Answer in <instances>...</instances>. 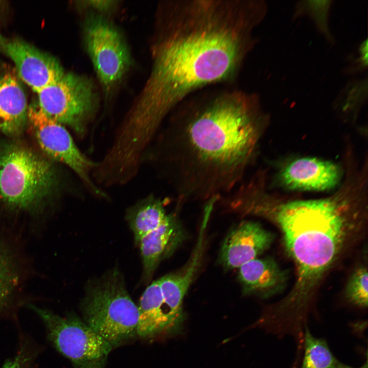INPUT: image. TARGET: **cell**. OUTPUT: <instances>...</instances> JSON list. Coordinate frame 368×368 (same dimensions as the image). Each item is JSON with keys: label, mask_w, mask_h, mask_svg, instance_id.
Returning a JSON list of instances; mask_svg holds the SVG:
<instances>
[{"label": "cell", "mask_w": 368, "mask_h": 368, "mask_svg": "<svg viewBox=\"0 0 368 368\" xmlns=\"http://www.w3.org/2000/svg\"><path fill=\"white\" fill-rule=\"evenodd\" d=\"M160 8L151 73L123 119L126 130L145 142L188 97L237 82L268 10L264 0H174Z\"/></svg>", "instance_id": "1"}, {"label": "cell", "mask_w": 368, "mask_h": 368, "mask_svg": "<svg viewBox=\"0 0 368 368\" xmlns=\"http://www.w3.org/2000/svg\"><path fill=\"white\" fill-rule=\"evenodd\" d=\"M178 104L149 153L177 206L231 192L254 160L266 123L259 96L233 86L200 90Z\"/></svg>", "instance_id": "2"}, {"label": "cell", "mask_w": 368, "mask_h": 368, "mask_svg": "<svg viewBox=\"0 0 368 368\" xmlns=\"http://www.w3.org/2000/svg\"><path fill=\"white\" fill-rule=\"evenodd\" d=\"M351 204L343 198L332 197L274 205L262 190L243 199L242 214L274 223L281 232L286 252L295 265L294 285L277 305L286 316L304 318L316 287L359 229L361 220Z\"/></svg>", "instance_id": "3"}, {"label": "cell", "mask_w": 368, "mask_h": 368, "mask_svg": "<svg viewBox=\"0 0 368 368\" xmlns=\"http://www.w3.org/2000/svg\"><path fill=\"white\" fill-rule=\"evenodd\" d=\"M58 185L52 165L31 149L18 144L0 149V201L8 208L37 210Z\"/></svg>", "instance_id": "4"}, {"label": "cell", "mask_w": 368, "mask_h": 368, "mask_svg": "<svg viewBox=\"0 0 368 368\" xmlns=\"http://www.w3.org/2000/svg\"><path fill=\"white\" fill-rule=\"evenodd\" d=\"M82 310L85 323L112 347L136 334L138 308L117 270L89 284Z\"/></svg>", "instance_id": "5"}, {"label": "cell", "mask_w": 368, "mask_h": 368, "mask_svg": "<svg viewBox=\"0 0 368 368\" xmlns=\"http://www.w3.org/2000/svg\"><path fill=\"white\" fill-rule=\"evenodd\" d=\"M37 94V104L47 117L68 126L79 137L86 134L97 107L94 86L89 79L64 73Z\"/></svg>", "instance_id": "6"}, {"label": "cell", "mask_w": 368, "mask_h": 368, "mask_svg": "<svg viewBox=\"0 0 368 368\" xmlns=\"http://www.w3.org/2000/svg\"><path fill=\"white\" fill-rule=\"evenodd\" d=\"M47 328L49 339L74 368H105L112 347L85 323L74 316L61 317L31 305Z\"/></svg>", "instance_id": "7"}, {"label": "cell", "mask_w": 368, "mask_h": 368, "mask_svg": "<svg viewBox=\"0 0 368 368\" xmlns=\"http://www.w3.org/2000/svg\"><path fill=\"white\" fill-rule=\"evenodd\" d=\"M28 118L37 142L45 153L70 168L93 194L107 197V194L92 177L97 162L80 150L64 126L47 117L37 104L28 108Z\"/></svg>", "instance_id": "8"}, {"label": "cell", "mask_w": 368, "mask_h": 368, "mask_svg": "<svg viewBox=\"0 0 368 368\" xmlns=\"http://www.w3.org/2000/svg\"><path fill=\"white\" fill-rule=\"evenodd\" d=\"M86 51L98 78L106 91H110L128 70L130 55L119 31L98 16H90L84 29Z\"/></svg>", "instance_id": "9"}, {"label": "cell", "mask_w": 368, "mask_h": 368, "mask_svg": "<svg viewBox=\"0 0 368 368\" xmlns=\"http://www.w3.org/2000/svg\"><path fill=\"white\" fill-rule=\"evenodd\" d=\"M0 52L13 61L19 77L37 93L65 73L56 58L20 39L0 34Z\"/></svg>", "instance_id": "10"}, {"label": "cell", "mask_w": 368, "mask_h": 368, "mask_svg": "<svg viewBox=\"0 0 368 368\" xmlns=\"http://www.w3.org/2000/svg\"><path fill=\"white\" fill-rule=\"evenodd\" d=\"M274 235L259 223L241 222L226 236L219 254V262L226 269L239 268L258 258L274 241Z\"/></svg>", "instance_id": "11"}, {"label": "cell", "mask_w": 368, "mask_h": 368, "mask_svg": "<svg viewBox=\"0 0 368 368\" xmlns=\"http://www.w3.org/2000/svg\"><path fill=\"white\" fill-rule=\"evenodd\" d=\"M213 209L212 204H205L197 241L188 261L179 270L158 279L166 305L171 314L182 321L185 319L183 299L202 263L205 231Z\"/></svg>", "instance_id": "12"}, {"label": "cell", "mask_w": 368, "mask_h": 368, "mask_svg": "<svg viewBox=\"0 0 368 368\" xmlns=\"http://www.w3.org/2000/svg\"><path fill=\"white\" fill-rule=\"evenodd\" d=\"M341 178L338 165L327 160L304 157L294 159L281 170L279 179L288 189L324 191L335 188Z\"/></svg>", "instance_id": "13"}, {"label": "cell", "mask_w": 368, "mask_h": 368, "mask_svg": "<svg viewBox=\"0 0 368 368\" xmlns=\"http://www.w3.org/2000/svg\"><path fill=\"white\" fill-rule=\"evenodd\" d=\"M187 237L176 212L169 213L161 225L143 237L137 244L142 259L144 279L149 280L159 263L171 257Z\"/></svg>", "instance_id": "14"}, {"label": "cell", "mask_w": 368, "mask_h": 368, "mask_svg": "<svg viewBox=\"0 0 368 368\" xmlns=\"http://www.w3.org/2000/svg\"><path fill=\"white\" fill-rule=\"evenodd\" d=\"M238 278L245 295L268 298L285 288L288 273L274 259L256 258L240 267Z\"/></svg>", "instance_id": "15"}, {"label": "cell", "mask_w": 368, "mask_h": 368, "mask_svg": "<svg viewBox=\"0 0 368 368\" xmlns=\"http://www.w3.org/2000/svg\"><path fill=\"white\" fill-rule=\"evenodd\" d=\"M137 308L139 317L136 334L141 337L177 333L182 328L183 323L175 318L166 305L158 280L146 289Z\"/></svg>", "instance_id": "16"}, {"label": "cell", "mask_w": 368, "mask_h": 368, "mask_svg": "<svg viewBox=\"0 0 368 368\" xmlns=\"http://www.w3.org/2000/svg\"><path fill=\"white\" fill-rule=\"evenodd\" d=\"M26 95L13 73L0 77V131L8 135L19 134L28 120Z\"/></svg>", "instance_id": "17"}, {"label": "cell", "mask_w": 368, "mask_h": 368, "mask_svg": "<svg viewBox=\"0 0 368 368\" xmlns=\"http://www.w3.org/2000/svg\"><path fill=\"white\" fill-rule=\"evenodd\" d=\"M166 201L150 194L127 210L126 218L137 243L165 221L169 214L165 208Z\"/></svg>", "instance_id": "18"}, {"label": "cell", "mask_w": 368, "mask_h": 368, "mask_svg": "<svg viewBox=\"0 0 368 368\" xmlns=\"http://www.w3.org/2000/svg\"><path fill=\"white\" fill-rule=\"evenodd\" d=\"M305 354L301 368H352L339 361L326 341L314 337L305 326Z\"/></svg>", "instance_id": "19"}, {"label": "cell", "mask_w": 368, "mask_h": 368, "mask_svg": "<svg viewBox=\"0 0 368 368\" xmlns=\"http://www.w3.org/2000/svg\"><path fill=\"white\" fill-rule=\"evenodd\" d=\"M333 2L332 0L298 1L294 6L293 19L306 15L308 16L328 43L334 45L335 39L330 30L329 23L330 10Z\"/></svg>", "instance_id": "20"}, {"label": "cell", "mask_w": 368, "mask_h": 368, "mask_svg": "<svg viewBox=\"0 0 368 368\" xmlns=\"http://www.w3.org/2000/svg\"><path fill=\"white\" fill-rule=\"evenodd\" d=\"M367 98V78L366 77L348 81L339 91L335 103L339 105L344 111H355Z\"/></svg>", "instance_id": "21"}, {"label": "cell", "mask_w": 368, "mask_h": 368, "mask_svg": "<svg viewBox=\"0 0 368 368\" xmlns=\"http://www.w3.org/2000/svg\"><path fill=\"white\" fill-rule=\"evenodd\" d=\"M346 296L352 304L366 308L368 305L367 268L361 266L350 277L346 288Z\"/></svg>", "instance_id": "22"}, {"label": "cell", "mask_w": 368, "mask_h": 368, "mask_svg": "<svg viewBox=\"0 0 368 368\" xmlns=\"http://www.w3.org/2000/svg\"><path fill=\"white\" fill-rule=\"evenodd\" d=\"M366 38L358 47L355 53L348 58V64L344 68L343 73L350 75L361 73L367 68L368 44Z\"/></svg>", "instance_id": "23"}, {"label": "cell", "mask_w": 368, "mask_h": 368, "mask_svg": "<svg viewBox=\"0 0 368 368\" xmlns=\"http://www.w3.org/2000/svg\"><path fill=\"white\" fill-rule=\"evenodd\" d=\"M32 356L22 349L13 358L7 360L2 368H33Z\"/></svg>", "instance_id": "24"}, {"label": "cell", "mask_w": 368, "mask_h": 368, "mask_svg": "<svg viewBox=\"0 0 368 368\" xmlns=\"http://www.w3.org/2000/svg\"><path fill=\"white\" fill-rule=\"evenodd\" d=\"M10 284L7 275L0 264V309L5 307L10 295Z\"/></svg>", "instance_id": "25"}, {"label": "cell", "mask_w": 368, "mask_h": 368, "mask_svg": "<svg viewBox=\"0 0 368 368\" xmlns=\"http://www.w3.org/2000/svg\"><path fill=\"white\" fill-rule=\"evenodd\" d=\"M83 2L84 3L83 5L104 11L111 8L114 5L115 2L112 1H84Z\"/></svg>", "instance_id": "26"}]
</instances>
